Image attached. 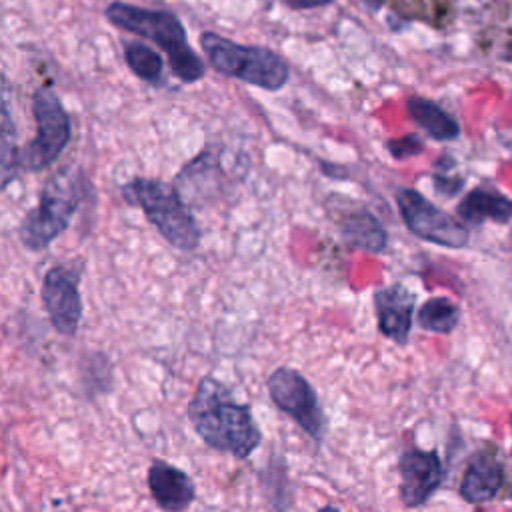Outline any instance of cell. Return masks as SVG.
Returning <instances> with one entry per match:
<instances>
[{"mask_svg":"<svg viewBox=\"0 0 512 512\" xmlns=\"http://www.w3.org/2000/svg\"><path fill=\"white\" fill-rule=\"evenodd\" d=\"M32 112L36 136L18 152V174L46 170L60 158L72 138V120L50 86L34 92Z\"/></svg>","mask_w":512,"mask_h":512,"instance_id":"8992f818","label":"cell"},{"mask_svg":"<svg viewBox=\"0 0 512 512\" xmlns=\"http://www.w3.org/2000/svg\"><path fill=\"white\" fill-rule=\"evenodd\" d=\"M316 512H340V508H338V506H334V504H326V506L318 508Z\"/></svg>","mask_w":512,"mask_h":512,"instance_id":"cb8c5ba5","label":"cell"},{"mask_svg":"<svg viewBox=\"0 0 512 512\" xmlns=\"http://www.w3.org/2000/svg\"><path fill=\"white\" fill-rule=\"evenodd\" d=\"M124 60L134 76L146 82H158L162 76V56L142 42L124 44Z\"/></svg>","mask_w":512,"mask_h":512,"instance_id":"ffe728a7","label":"cell"},{"mask_svg":"<svg viewBox=\"0 0 512 512\" xmlns=\"http://www.w3.org/2000/svg\"><path fill=\"white\" fill-rule=\"evenodd\" d=\"M416 322L420 328L434 334H448L460 322L458 306L446 296L428 298L416 312Z\"/></svg>","mask_w":512,"mask_h":512,"instance_id":"ac0fdd59","label":"cell"},{"mask_svg":"<svg viewBox=\"0 0 512 512\" xmlns=\"http://www.w3.org/2000/svg\"><path fill=\"white\" fill-rule=\"evenodd\" d=\"M0 146H2V188H8V184L12 180H16L18 174V152L20 148L16 146V128L12 122V114H10V100H8V84L4 82V94H2V138H0Z\"/></svg>","mask_w":512,"mask_h":512,"instance_id":"d6986e66","label":"cell"},{"mask_svg":"<svg viewBox=\"0 0 512 512\" xmlns=\"http://www.w3.org/2000/svg\"><path fill=\"white\" fill-rule=\"evenodd\" d=\"M396 204L406 228L432 244L444 248H464L468 244V230L448 212L432 204L414 188H400L396 192Z\"/></svg>","mask_w":512,"mask_h":512,"instance_id":"ba28073f","label":"cell"},{"mask_svg":"<svg viewBox=\"0 0 512 512\" xmlns=\"http://www.w3.org/2000/svg\"><path fill=\"white\" fill-rule=\"evenodd\" d=\"M406 108L410 118L434 140H454L460 134L458 122L432 100H426L422 96H410Z\"/></svg>","mask_w":512,"mask_h":512,"instance_id":"9a60e30c","label":"cell"},{"mask_svg":"<svg viewBox=\"0 0 512 512\" xmlns=\"http://www.w3.org/2000/svg\"><path fill=\"white\" fill-rule=\"evenodd\" d=\"M84 184L82 172L74 168H62L44 182L38 204L18 226V240L24 248L40 252L68 230L84 198Z\"/></svg>","mask_w":512,"mask_h":512,"instance_id":"277c9868","label":"cell"},{"mask_svg":"<svg viewBox=\"0 0 512 512\" xmlns=\"http://www.w3.org/2000/svg\"><path fill=\"white\" fill-rule=\"evenodd\" d=\"M458 214L472 224H480L484 220L506 222L512 216V202L496 192L478 188L464 196L458 204Z\"/></svg>","mask_w":512,"mask_h":512,"instance_id":"2e32d148","label":"cell"},{"mask_svg":"<svg viewBox=\"0 0 512 512\" xmlns=\"http://www.w3.org/2000/svg\"><path fill=\"white\" fill-rule=\"evenodd\" d=\"M434 186H436L438 192L450 196V194H454V192L460 188V180L450 182V180H446V178H442V176H434Z\"/></svg>","mask_w":512,"mask_h":512,"instance_id":"7402d4cb","label":"cell"},{"mask_svg":"<svg viewBox=\"0 0 512 512\" xmlns=\"http://www.w3.org/2000/svg\"><path fill=\"white\" fill-rule=\"evenodd\" d=\"M342 240L356 250L380 254L388 246V234L382 222L366 208H358L340 220Z\"/></svg>","mask_w":512,"mask_h":512,"instance_id":"5bb4252c","label":"cell"},{"mask_svg":"<svg viewBox=\"0 0 512 512\" xmlns=\"http://www.w3.org/2000/svg\"><path fill=\"white\" fill-rule=\"evenodd\" d=\"M200 48L208 56L210 66L228 78L270 92L284 88L288 82V62L270 48L240 44L216 32H204L200 36Z\"/></svg>","mask_w":512,"mask_h":512,"instance_id":"5b68a950","label":"cell"},{"mask_svg":"<svg viewBox=\"0 0 512 512\" xmlns=\"http://www.w3.org/2000/svg\"><path fill=\"white\" fill-rule=\"evenodd\" d=\"M40 298L52 328L68 338L76 336L84 312L78 276L62 264L48 268L42 276Z\"/></svg>","mask_w":512,"mask_h":512,"instance_id":"9c48e42d","label":"cell"},{"mask_svg":"<svg viewBox=\"0 0 512 512\" xmlns=\"http://www.w3.org/2000/svg\"><path fill=\"white\" fill-rule=\"evenodd\" d=\"M398 496L406 508L424 506L444 480V466L434 450L408 448L398 458Z\"/></svg>","mask_w":512,"mask_h":512,"instance_id":"30bf717a","label":"cell"},{"mask_svg":"<svg viewBox=\"0 0 512 512\" xmlns=\"http://www.w3.org/2000/svg\"><path fill=\"white\" fill-rule=\"evenodd\" d=\"M332 0H284L286 6L294 8V10H306V8H316V6H324L330 4Z\"/></svg>","mask_w":512,"mask_h":512,"instance_id":"603a6c76","label":"cell"},{"mask_svg":"<svg viewBox=\"0 0 512 512\" xmlns=\"http://www.w3.org/2000/svg\"><path fill=\"white\" fill-rule=\"evenodd\" d=\"M272 404L294 420L318 446L326 438L328 420L310 380L292 366H278L266 378Z\"/></svg>","mask_w":512,"mask_h":512,"instance_id":"52a82bcc","label":"cell"},{"mask_svg":"<svg viewBox=\"0 0 512 512\" xmlns=\"http://www.w3.org/2000/svg\"><path fill=\"white\" fill-rule=\"evenodd\" d=\"M186 416L196 436L216 452L246 460L262 444V430L250 406L240 404L232 390L212 374L196 384Z\"/></svg>","mask_w":512,"mask_h":512,"instance_id":"6da1fadb","label":"cell"},{"mask_svg":"<svg viewBox=\"0 0 512 512\" xmlns=\"http://www.w3.org/2000/svg\"><path fill=\"white\" fill-rule=\"evenodd\" d=\"M122 198L144 212L146 220L176 250L192 252L200 246L202 230L176 186L156 178H132L122 184Z\"/></svg>","mask_w":512,"mask_h":512,"instance_id":"3957f363","label":"cell"},{"mask_svg":"<svg viewBox=\"0 0 512 512\" xmlns=\"http://www.w3.org/2000/svg\"><path fill=\"white\" fill-rule=\"evenodd\" d=\"M504 480L500 462L490 452H478L466 466L460 482V496L470 504H482L492 500Z\"/></svg>","mask_w":512,"mask_h":512,"instance_id":"4fadbf2b","label":"cell"},{"mask_svg":"<svg viewBox=\"0 0 512 512\" xmlns=\"http://www.w3.org/2000/svg\"><path fill=\"white\" fill-rule=\"evenodd\" d=\"M372 304H374L378 332L400 346L408 344L414 310H416L414 292H410L404 284L394 282V284L376 288L372 294Z\"/></svg>","mask_w":512,"mask_h":512,"instance_id":"8fae6325","label":"cell"},{"mask_svg":"<svg viewBox=\"0 0 512 512\" xmlns=\"http://www.w3.org/2000/svg\"><path fill=\"white\" fill-rule=\"evenodd\" d=\"M104 14L108 22L116 28L138 34L158 44L166 52L172 72L182 82H198L206 74L202 58L190 48L186 30L174 12L144 8L116 0L106 6Z\"/></svg>","mask_w":512,"mask_h":512,"instance_id":"7a4b0ae2","label":"cell"},{"mask_svg":"<svg viewBox=\"0 0 512 512\" xmlns=\"http://www.w3.org/2000/svg\"><path fill=\"white\" fill-rule=\"evenodd\" d=\"M148 490L156 506L164 512H184L196 500V484L182 468L154 460L146 474Z\"/></svg>","mask_w":512,"mask_h":512,"instance_id":"7c38bea8","label":"cell"},{"mask_svg":"<svg viewBox=\"0 0 512 512\" xmlns=\"http://www.w3.org/2000/svg\"><path fill=\"white\" fill-rule=\"evenodd\" d=\"M260 486L268 504V512H288L292 508V482L286 464L270 458L268 466L260 470Z\"/></svg>","mask_w":512,"mask_h":512,"instance_id":"e0dca14e","label":"cell"},{"mask_svg":"<svg viewBox=\"0 0 512 512\" xmlns=\"http://www.w3.org/2000/svg\"><path fill=\"white\" fill-rule=\"evenodd\" d=\"M386 148L396 160H406V158L416 156V154L422 152V140L416 134H408V136H402V138L388 140Z\"/></svg>","mask_w":512,"mask_h":512,"instance_id":"44dd1931","label":"cell"},{"mask_svg":"<svg viewBox=\"0 0 512 512\" xmlns=\"http://www.w3.org/2000/svg\"><path fill=\"white\" fill-rule=\"evenodd\" d=\"M508 58H512V42H510V56Z\"/></svg>","mask_w":512,"mask_h":512,"instance_id":"d4e9b609","label":"cell"}]
</instances>
